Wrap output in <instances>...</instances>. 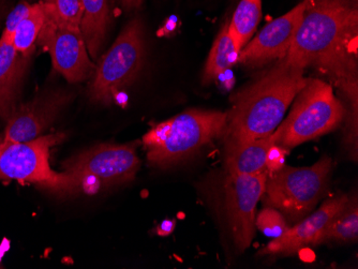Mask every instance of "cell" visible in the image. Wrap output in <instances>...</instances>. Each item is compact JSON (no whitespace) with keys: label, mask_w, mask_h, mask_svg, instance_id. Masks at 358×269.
<instances>
[{"label":"cell","mask_w":358,"mask_h":269,"mask_svg":"<svg viewBox=\"0 0 358 269\" xmlns=\"http://www.w3.org/2000/svg\"><path fill=\"white\" fill-rule=\"evenodd\" d=\"M358 240V205L357 198H350L341 212L333 219L324 233L322 242H357Z\"/></svg>","instance_id":"ffe728a7"},{"label":"cell","mask_w":358,"mask_h":269,"mask_svg":"<svg viewBox=\"0 0 358 269\" xmlns=\"http://www.w3.org/2000/svg\"><path fill=\"white\" fill-rule=\"evenodd\" d=\"M358 0H308L294 41L281 60L315 67L336 81L357 75Z\"/></svg>","instance_id":"6da1fadb"},{"label":"cell","mask_w":358,"mask_h":269,"mask_svg":"<svg viewBox=\"0 0 358 269\" xmlns=\"http://www.w3.org/2000/svg\"><path fill=\"white\" fill-rule=\"evenodd\" d=\"M64 138L51 133L21 143H5L0 154V180H17L59 196L78 194V187L67 173L56 172L50 163V150Z\"/></svg>","instance_id":"52a82bcc"},{"label":"cell","mask_w":358,"mask_h":269,"mask_svg":"<svg viewBox=\"0 0 358 269\" xmlns=\"http://www.w3.org/2000/svg\"><path fill=\"white\" fill-rule=\"evenodd\" d=\"M55 17L66 25L80 28L83 17L84 6L82 0H46Z\"/></svg>","instance_id":"7402d4cb"},{"label":"cell","mask_w":358,"mask_h":269,"mask_svg":"<svg viewBox=\"0 0 358 269\" xmlns=\"http://www.w3.org/2000/svg\"><path fill=\"white\" fill-rule=\"evenodd\" d=\"M3 147H5V143L1 142V143H0V154H1V152H3Z\"/></svg>","instance_id":"4316f807"},{"label":"cell","mask_w":358,"mask_h":269,"mask_svg":"<svg viewBox=\"0 0 358 269\" xmlns=\"http://www.w3.org/2000/svg\"><path fill=\"white\" fill-rule=\"evenodd\" d=\"M255 228L261 231L265 236L278 238L289 228L287 219L279 210L273 208H263L255 216Z\"/></svg>","instance_id":"44dd1931"},{"label":"cell","mask_w":358,"mask_h":269,"mask_svg":"<svg viewBox=\"0 0 358 269\" xmlns=\"http://www.w3.org/2000/svg\"><path fill=\"white\" fill-rule=\"evenodd\" d=\"M285 154L287 150L280 146L273 144L267 152L266 170L268 173L280 170L285 163Z\"/></svg>","instance_id":"cb8c5ba5"},{"label":"cell","mask_w":358,"mask_h":269,"mask_svg":"<svg viewBox=\"0 0 358 269\" xmlns=\"http://www.w3.org/2000/svg\"><path fill=\"white\" fill-rule=\"evenodd\" d=\"M241 51L236 40L229 29V21H227L221 27L209 52L203 73V83H213L223 72L230 69L236 64Z\"/></svg>","instance_id":"e0dca14e"},{"label":"cell","mask_w":358,"mask_h":269,"mask_svg":"<svg viewBox=\"0 0 358 269\" xmlns=\"http://www.w3.org/2000/svg\"><path fill=\"white\" fill-rule=\"evenodd\" d=\"M118 3L122 5L126 11H134V10H138L142 7L144 0H118Z\"/></svg>","instance_id":"d4e9b609"},{"label":"cell","mask_w":358,"mask_h":269,"mask_svg":"<svg viewBox=\"0 0 358 269\" xmlns=\"http://www.w3.org/2000/svg\"><path fill=\"white\" fill-rule=\"evenodd\" d=\"M307 3L308 0H303L285 15L267 24L243 46L237 62L248 67H261L285 57L294 41Z\"/></svg>","instance_id":"7c38bea8"},{"label":"cell","mask_w":358,"mask_h":269,"mask_svg":"<svg viewBox=\"0 0 358 269\" xmlns=\"http://www.w3.org/2000/svg\"><path fill=\"white\" fill-rule=\"evenodd\" d=\"M136 144H101L84 150L62 164L78 194L96 192L132 182L140 170Z\"/></svg>","instance_id":"ba28073f"},{"label":"cell","mask_w":358,"mask_h":269,"mask_svg":"<svg viewBox=\"0 0 358 269\" xmlns=\"http://www.w3.org/2000/svg\"><path fill=\"white\" fill-rule=\"evenodd\" d=\"M174 220H164V222H162V224H161L160 226L158 228V234L166 236V235H170L171 233L174 231Z\"/></svg>","instance_id":"484cf974"},{"label":"cell","mask_w":358,"mask_h":269,"mask_svg":"<svg viewBox=\"0 0 358 269\" xmlns=\"http://www.w3.org/2000/svg\"><path fill=\"white\" fill-rule=\"evenodd\" d=\"M72 98L70 90L51 87L41 90L29 101L20 103L7 120L3 142L21 143L43 136Z\"/></svg>","instance_id":"8fae6325"},{"label":"cell","mask_w":358,"mask_h":269,"mask_svg":"<svg viewBox=\"0 0 358 269\" xmlns=\"http://www.w3.org/2000/svg\"><path fill=\"white\" fill-rule=\"evenodd\" d=\"M262 19V0H241L232 20L229 22V29L236 40L241 50L250 41Z\"/></svg>","instance_id":"d6986e66"},{"label":"cell","mask_w":358,"mask_h":269,"mask_svg":"<svg viewBox=\"0 0 358 269\" xmlns=\"http://www.w3.org/2000/svg\"><path fill=\"white\" fill-rule=\"evenodd\" d=\"M273 144H275L273 133L255 140L225 138L224 166L227 174L255 175L265 172L267 152Z\"/></svg>","instance_id":"9a60e30c"},{"label":"cell","mask_w":358,"mask_h":269,"mask_svg":"<svg viewBox=\"0 0 358 269\" xmlns=\"http://www.w3.org/2000/svg\"><path fill=\"white\" fill-rule=\"evenodd\" d=\"M145 56L144 23L141 17H134L96 65L88 88L90 99L102 106L114 103L118 94L136 81L144 67Z\"/></svg>","instance_id":"8992f818"},{"label":"cell","mask_w":358,"mask_h":269,"mask_svg":"<svg viewBox=\"0 0 358 269\" xmlns=\"http://www.w3.org/2000/svg\"><path fill=\"white\" fill-rule=\"evenodd\" d=\"M268 170L255 175L227 174L224 180V210L235 248L243 252L250 247L255 232L259 201L264 194Z\"/></svg>","instance_id":"30bf717a"},{"label":"cell","mask_w":358,"mask_h":269,"mask_svg":"<svg viewBox=\"0 0 358 269\" xmlns=\"http://www.w3.org/2000/svg\"><path fill=\"white\" fill-rule=\"evenodd\" d=\"M227 114L193 108L159 122L143 136L150 166L172 168L189 159L211 140L224 136Z\"/></svg>","instance_id":"3957f363"},{"label":"cell","mask_w":358,"mask_h":269,"mask_svg":"<svg viewBox=\"0 0 358 269\" xmlns=\"http://www.w3.org/2000/svg\"><path fill=\"white\" fill-rule=\"evenodd\" d=\"M45 22V6L43 0L32 3L27 15L20 22L14 31L12 44L22 55L30 57L35 52L38 38Z\"/></svg>","instance_id":"ac0fdd59"},{"label":"cell","mask_w":358,"mask_h":269,"mask_svg":"<svg viewBox=\"0 0 358 269\" xmlns=\"http://www.w3.org/2000/svg\"><path fill=\"white\" fill-rule=\"evenodd\" d=\"M348 201L349 196L343 194L327 198L317 212L289 226L285 234L261 249L257 256H289L306 247L322 244L324 233L333 219L345 208Z\"/></svg>","instance_id":"4fadbf2b"},{"label":"cell","mask_w":358,"mask_h":269,"mask_svg":"<svg viewBox=\"0 0 358 269\" xmlns=\"http://www.w3.org/2000/svg\"><path fill=\"white\" fill-rule=\"evenodd\" d=\"M31 5L32 3H29L28 1H22L12 10L11 13L8 17L7 22H6L5 29H3V35H1L0 39L12 43V38H13L16 27L19 25L20 22L27 15Z\"/></svg>","instance_id":"603a6c76"},{"label":"cell","mask_w":358,"mask_h":269,"mask_svg":"<svg viewBox=\"0 0 358 269\" xmlns=\"http://www.w3.org/2000/svg\"><path fill=\"white\" fill-rule=\"evenodd\" d=\"M294 100L291 113L273 131L275 145L285 150L329 133L345 122V106L331 84L319 78L308 80Z\"/></svg>","instance_id":"277c9868"},{"label":"cell","mask_w":358,"mask_h":269,"mask_svg":"<svg viewBox=\"0 0 358 269\" xmlns=\"http://www.w3.org/2000/svg\"><path fill=\"white\" fill-rule=\"evenodd\" d=\"M305 70L279 59L275 67L233 96L223 138L247 140L266 138L283 120L289 104L305 87Z\"/></svg>","instance_id":"7a4b0ae2"},{"label":"cell","mask_w":358,"mask_h":269,"mask_svg":"<svg viewBox=\"0 0 358 269\" xmlns=\"http://www.w3.org/2000/svg\"><path fill=\"white\" fill-rule=\"evenodd\" d=\"M84 12L80 29L88 54L92 60L98 59L102 45L106 41L110 10L108 0H82Z\"/></svg>","instance_id":"2e32d148"},{"label":"cell","mask_w":358,"mask_h":269,"mask_svg":"<svg viewBox=\"0 0 358 269\" xmlns=\"http://www.w3.org/2000/svg\"><path fill=\"white\" fill-rule=\"evenodd\" d=\"M29 58L16 51L11 42L0 39V118L5 122L21 103Z\"/></svg>","instance_id":"5bb4252c"},{"label":"cell","mask_w":358,"mask_h":269,"mask_svg":"<svg viewBox=\"0 0 358 269\" xmlns=\"http://www.w3.org/2000/svg\"><path fill=\"white\" fill-rule=\"evenodd\" d=\"M331 166V158L324 156L313 166H283L280 170L268 173L263 204L279 210L287 224L294 226L310 214L327 194Z\"/></svg>","instance_id":"5b68a950"},{"label":"cell","mask_w":358,"mask_h":269,"mask_svg":"<svg viewBox=\"0 0 358 269\" xmlns=\"http://www.w3.org/2000/svg\"><path fill=\"white\" fill-rule=\"evenodd\" d=\"M45 6V22L37 43L52 58L55 71L64 76L69 83L76 84L92 78L96 65L92 62L80 28L71 27L60 22Z\"/></svg>","instance_id":"9c48e42d"},{"label":"cell","mask_w":358,"mask_h":269,"mask_svg":"<svg viewBox=\"0 0 358 269\" xmlns=\"http://www.w3.org/2000/svg\"><path fill=\"white\" fill-rule=\"evenodd\" d=\"M3 138H0V143H1V142H3Z\"/></svg>","instance_id":"83f0119b"}]
</instances>
